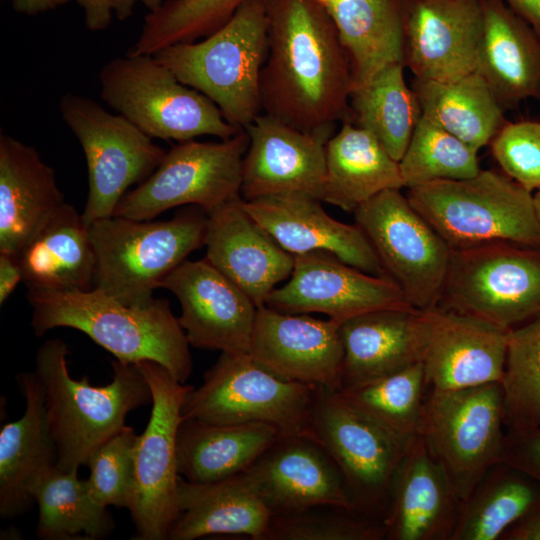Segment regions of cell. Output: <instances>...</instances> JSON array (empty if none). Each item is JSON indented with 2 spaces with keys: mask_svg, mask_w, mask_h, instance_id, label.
I'll list each match as a JSON object with an SVG mask.
<instances>
[{
  "mask_svg": "<svg viewBox=\"0 0 540 540\" xmlns=\"http://www.w3.org/2000/svg\"><path fill=\"white\" fill-rule=\"evenodd\" d=\"M245 130L249 144L242 165L244 200L306 194L322 201L326 144L334 133L302 131L264 112Z\"/></svg>",
  "mask_w": 540,
  "mask_h": 540,
  "instance_id": "obj_19",
  "label": "cell"
},
{
  "mask_svg": "<svg viewBox=\"0 0 540 540\" xmlns=\"http://www.w3.org/2000/svg\"><path fill=\"white\" fill-rule=\"evenodd\" d=\"M540 504V485L514 466L494 465L461 502L451 540H501Z\"/></svg>",
  "mask_w": 540,
  "mask_h": 540,
  "instance_id": "obj_37",
  "label": "cell"
},
{
  "mask_svg": "<svg viewBox=\"0 0 540 540\" xmlns=\"http://www.w3.org/2000/svg\"><path fill=\"white\" fill-rule=\"evenodd\" d=\"M477 153L422 115L399 161L404 186L473 177L481 170Z\"/></svg>",
  "mask_w": 540,
  "mask_h": 540,
  "instance_id": "obj_42",
  "label": "cell"
},
{
  "mask_svg": "<svg viewBox=\"0 0 540 540\" xmlns=\"http://www.w3.org/2000/svg\"><path fill=\"white\" fill-rule=\"evenodd\" d=\"M325 7L349 60L352 90L405 65L404 0H332Z\"/></svg>",
  "mask_w": 540,
  "mask_h": 540,
  "instance_id": "obj_32",
  "label": "cell"
},
{
  "mask_svg": "<svg viewBox=\"0 0 540 540\" xmlns=\"http://www.w3.org/2000/svg\"><path fill=\"white\" fill-rule=\"evenodd\" d=\"M207 214L185 207L165 221L119 216L88 227L95 253L94 287L133 307H146L156 298L163 280L201 246Z\"/></svg>",
  "mask_w": 540,
  "mask_h": 540,
  "instance_id": "obj_5",
  "label": "cell"
},
{
  "mask_svg": "<svg viewBox=\"0 0 540 540\" xmlns=\"http://www.w3.org/2000/svg\"><path fill=\"white\" fill-rule=\"evenodd\" d=\"M54 169L39 152L0 133V252L17 254L61 204Z\"/></svg>",
  "mask_w": 540,
  "mask_h": 540,
  "instance_id": "obj_30",
  "label": "cell"
},
{
  "mask_svg": "<svg viewBox=\"0 0 540 540\" xmlns=\"http://www.w3.org/2000/svg\"><path fill=\"white\" fill-rule=\"evenodd\" d=\"M406 196L452 251L498 243L540 249L533 194L505 173L480 170L408 188Z\"/></svg>",
  "mask_w": 540,
  "mask_h": 540,
  "instance_id": "obj_6",
  "label": "cell"
},
{
  "mask_svg": "<svg viewBox=\"0 0 540 540\" xmlns=\"http://www.w3.org/2000/svg\"><path fill=\"white\" fill-rule=\"evenodd\" d=\"M68 345L46 340L36 351L34 374L44 398L48 426L57 449V467L78 470L126 424L127 415L152 403L150 386L136 363L111 361L113 376L103 386L72 378Z\"/></svg>",
  "mask_w": 540,
  "mask_h": 540,
  "instance_id": "obj_3",
  "label": "cell"
},
{
  "mask_svg": "<svg viewBox=\"0 0 540 540\" xmlns=\"http://www.w3.org/2000/svg\"><path fill=\"white\" fill-rule=\"evenodd\" d=\"M13 9L21 14L36 15L48 11L47 0H12Z\"/></svg>",
  "mask_w": 540,
  "mask_h": 540,
  "instance_id": "obj_52",
  "label": "cell"
},
{
  "mask_svg": "<svg viewBox=\"0 0 540 540\" xmlns=\"http://www.w3.org/2000/svg\"><path fill=\"white\" fill-rule=\"evenodd\" d=\"M340 324L263 305L257 308L249 353L284 378L337 392L344 358Z\"/></svg>",
  "mask_w": 540,
  "mask_h": 540,
  "instance_id": "obj_22",
  "label": "cell"
},
{
  "mask_svg": "<svg viewBox=\"0 0 540 540\" xmlns=\"http://www.w3.org/2000/svg\"><path fill=\"white\" fill-rule=\"evenodd\" d=\"M483 9L475 72L504 110L540 101V34L503 0H483Z\"/></svg>",
  "mask_w": 540,
  "mask_h": 540,
  "instance_id": "obj_26",
  "label": "cell"
},
{
  "mask_svg": "<svg viewBox=\"0 0 540 540\" xmlns=\"http://www.w3.org/2000/svg\"><path fill=\"white\" fill-rule=\"evenodd\" d=\"M248 144L246 130L219 142H180L166 152L145 181L124 195L113 216L152 220L186 205L200 207L208 215L241 196Z\"/></svg>",
  "mask_w": 540,
  "mask_h": 540,
  "instance_id": "obj_12",
  "label": "cell"
},
{
  "mask_svg": "<svg viewBox=\"0 0 540 540\" xmlns=\"http://www.w3.org/2000/svg\"><path fill=\"white\" fill-rule=\"evenodd\" d=\"M247 1L166 0L145 16L128 53L154 55L170 45L197 41L220 28Z\"/></svg>",
  "mask_w": 540,
  "mask_h": 540,
  "instance_id": "obj_41",
  "label": "cell"
},
{
  "mask_svg": "<svg viewBox=\"0 0 540 540\" xmlns=\"http://www.w3.org/2000/svg\"><path fill=\"white\" fill-rule=\"evenodd\" d=\"M263 112L306 132L349 121L352 78L336 26L319 0H264Z\"/></svg>",
  "mask_w": 540,
  "mask_h": 540,
  "instance_id": "obj_1",
  "label": "cell"
},
{
  "mask_svg": "<svg viewBox=\"0 0 540 540\" xmlns=\"http://www.w3.org/2000/svg\"><path fill=\"white\" fill-rule=\"evenodd\" d=\"M101 98L151 138L192 140L237 134L217 105L181 83L154 55L126 53L99 72Z\"/></svg>",
  "mask_w": 540,
  "mask_h": 540,
  "instance_id": "obj_7",
  "label": "cell"
},
{
  "mask_svg": "<svg viewBox=\"0 0 540 540\" xmlns=\"http://www.w3.org/2000/svg\"><path fill=\"white\" fill-rule=\"evenodd\" d=\"M321 202L306 194H282L244 200V207L294 256L324 251L364 272L387 277L361 229L331 217Z\"/></svg>",
  "mask_w": 540,
  "mask_h": 540,
  "instance_id": "obj_24",
  "label": "cell"
},
{
  "mask_svg": "<svg viewBox=\"0 0 540 540\" xmlns=\"http://www.w3.org/2000/svg\"><path fill=\"white\" fill-rule=\"evenodd\" d=\"M319 390L276 374L250 353L222 352L202 384L189 389L182 416L213 424L263 422L281 435L312 436Z\"/></svg>",
  "mask_w": 540,
  "mask_h": 540,
  "instance_id": "obj_8",
  "label": "cell"
},
{
  "mask_svg": "<svg viewBox=\"0 0 540 540\" xmlns=\"http://www.w3.org/2000/svg\"><path fill=\"white\" fill-rule=\"evenodd\" d=\"M288 281L268 296L266 306L292 314L322 313L340 323L374 310L411 306L389 277L353 267L333 254L294 256Z\"/></svg>",
  "mask_w": 540,
  "mask_h": 540,
  "instance_id": "obj_17",
  "label": "cell"
},
{
  "mask_svg": "<svg viewBox=\"0 0 540 540\" xmlns=\"http://www.w3.org/2000/svg\"><path fill=\"white\" fill-rule=\"evenodd\" d=\"M154 56L181 83L214 102L231 125L245 130L263 112L261 73L267 56L264 0H248L204 39L170 45Z\"/></svg>",
  "mask_w": 540,
  "mask_h": 540,
  "instance_id": "obj_4",
  "label": "cell"
},
{
  "mask_svg": "<svg viewBox=\"0 0 540 540\" xmlns=\"http://www.w3.org/2000/svg\"><path fill=\"white\" fill-rule=\"evenodd\" d=\"M324 6L330 3L332 0H319Z\"/></svg>",
  "mask_w": 540,
  "mask_h": 540,
  "instance_id": "obj_54",
  "label": "cell"
},
{
  "mask_svg": "<svg viewBox=\"0 0 540 540\" xmlns=\"http://www.w3.org/2000/svg\"><path fill=\"white\" fill-rule=\"evenodd\" d=\"M405 66L415 78L457 81L476 70L483 0H404Z\"/></svg>",
  "mask_w": 540,
  "mask_h": 540,
  "instance_id": "obj_20",
  "label": "cell"
},
{
  "mask_svg": "<svg viewBox=\"0 0 540 540\" xmlns=\"http://www.w3.org/2000/svg\"><path fill=\"white\" fill-rule=\"evenodd\" d=\"M59 111L86 159L89 191L82 218L89 227L112 217L128 189L145 181L166 151L125 117L88 97L66 93Z\"/></svg>",
  "mask_w": 540,
  "mask_h": 540,
  "instance_id": "obj_10",
  "label": "cell"
},
{
  "mask_svg": "<svg viewBox=\"0 0 540 540\" xmlns=\"http://www.w3.org/2000/svg\"><path fill=\"white\" fill-rule=\"evenodd\" d=\"M113 14L121 20L124 21L129 18L134 10L135 4L141 2L144 4L150 11L158 9L166 0H111Z\"/></svg>",
  "mask_w": 540,
  "mask_h": 540,
  "instance_id": "obj_51",
  "label": "cell"
},
{
  "mask_svg": "<svg viewBox=\"0 0 540 540\" xmlns=\"http://www.w3.org/2000/svg\"><path fill=\"white\" fill-rule=\"evenodd\" d=\"M501 540H540V504L508 528Z\"/></svg>",
  "mask_w": 540,
  "mask_h": 540,
  "instance_id": "obj_49",
  "label": "cell"
},
{
  "mask_svg": "<svg viewBox=\"0 0 540 540\" xmlns=\"http://www.w3.org/2000/svg\"><path fill=\"white\" fill-rule=\"evenodd\" d=\"M540 485V428L507 431L504 460Z\"/></svg>",
  "mask_w": 540,
  "mask_h": 540,
  "instance_id": "obj_46",
  "label": "cell"
},
{
  "mask_svg": "<svg viewBox=\"0 0 540 540\" xmlns=\"http://www.w3.org/2000/svg\"><path fill=\"white\" fill-rule=\"evenodd\" d=\"M21 281H23V274L17 255L0 252L1 305L6 302Z\"/></svg>",
  "mask_w": 540,
  "mask_h": 540,
  "instance_id": "obj_48",
  "label": "cell"
},
{
  "mask_svg": "<svg viewBox=\"0 0 540 540\" xmlns=\"http://www.w3.org/2000/svg\"><path fill=\"white\" fill-rule=\"evenodd\" d=\"M355 224L374 249L387 277L416 309L441 299L452 250L400 189L385 190L360 205Z\"/></svg>",
  "mask_w": 540,
  "mask_h": 540,
  "instance_id": "obj_15",
  "label": "cell"
},
{
  "mask_svg": "<svg viewBox=\"0 0 540 540\" xmlns=\"http://www.w3.org/2000/svg\"><path fill=\"white\" fill-rule=\"evenodd\" d=\"M138 434L125 425L90 457L88 486L102 505L128 508L134 475V452Z\"/></svg>",
  "mask_w": 540,
  "mask_h": 540,
  "instance_id": "obj_44",
  "label": "cell"
},
{
  "mask_svg": "<svg viewBox=\"0 0 540 540\" xmlns=\"http://www.w3.org/2000/svg\"><path fill=\"white\" fill-rule=\"evenodd\" d=\"M405 65H392L351 91L349 121L382 144L400 161L422 116L418 98L404 80Z\"/></svg>",
  "mask_w": 540,
  "mask_h": 540,
  "instance_id": "obj_38",
  "label": "cell"
},
{
  "mask_svg": "<svg viewBox=\"0 0 540 540\" xmlns=\"http://www.w3.org/2000/svg\"><path fill=\"white\" fill-rule=\"evenodd\" d=\"M500 383L506 430L540 428V314L511 329Z\"/></svg>",
  "mask_w": 540,
  "mask_h": 540,
  "instance_id": "obj_40",
  "label": "cell"
},
{
  "mask_svg": "<svg viewBox=\"0 0 540 540\" xmlns=\"http://www.w3.org/2000/svg\"><path fill=\"white\" fill-rule=\"evenodd\" d=\"M404 187L399 162L368 131L343 122L328 140L323 202L354 212L377 194Z\"/></svg>",
  "mask_w": 540,
  "mask_h": 540,
  "instance_id": "obj_34",
  "label": "cell"
},
{
  "mask_svg": "<svg viewBox=\"0 0 540 540\" xmlns=\"http://www.w3.org/2000/svg\"><path fill=\"white\" fill-rule=\"evenodd\" d=\"M27 299L32 307L31 326L38 337L58 327L73 328L119 361H155L182 383L191 375L190 344L166 299L133 307L96 288L28 289Z\"/></svg>",
  "mask_w": 540,
  "mask_h": 540,
  "instance_id": "obj_2",
  "label": "cell"
},
{
  "mask_svg": "<svg viewBox=\"0 0 540 540\" xmlns=\"http://www.w3.org/2000/svg\"><path fill=\"white\" fill-rule=\"evenodd\" d=\"M533 200H534L536 215L540 224V189H538L537 192L533 195Z\"/></svg>",
  "mask_w": 540,
  "mask_h": 540,
  "instance_id": "obj_53",
  "label": "cell"
},
{
  "mask_svg": "<svg viewBox=\"0 0 540 540\" xmlns=\"http://www.w3.org/2000/svg\"><path fill=\"white\" fill-rule=\"evenodd\" d=\"M152 394L149 421L138 435L134 475L128 510L136 540H166L178 515L177 433L182 406L191 388L178 381L161 364L136 363Z\"/></svg>",
  "mask_w": 540,
  "mask_h": 540,
  "instance_id": "obj_11",
  "label": "cell"
},
{
  "mask_svg": "<svg viewBox=\"0 0 540 540\" xmlns=\"http://www.w3.org/2000/svg\"><path fill=\"white\" fill-rule=\"evenodd\" d=\"M70 1L76 2L83 9L84 21L90 31H102L111 24L113 15L111 0H47V9H55Z\"/></svg>",
  "mask_w": 540,
  "mask_h": 540,
  "instance_id": "obj_47",
  "label": "cell"
},
{
  "mask_svg": "<svg viewBox=\"0 0 540 540\" xmlns=\"http://www.w3.org/2000/svg\"><path fill=\"white\" fill-rule=\"evenodd\" d=\"M383 521L336 506L272 516L265 540H383Z\"/></svg>",
  "mask_w": 540,
  "mask_h": 540,
  "instance_id": "obj_43",
  "label": "cell"
},
{
  "mask_svg": "<svg viewBox=\"0 0 540 540\" xmlns=\"http://www.w3.org/2000/svg\"><path fill=\"white\" fill-rule=\"evenodd\" d=\"M244 473L272 516L315 506L356 511L341 472L312 436L280 435Z\"/></svg>",
  "mask_w": 540,
  "mask_h": 540,
  "instance_id": "obj_21",
  "label": "cell"
},
{
  "mask_svg": "<svg viewBox=\"0 0 540 540\" xmlns=\"http://www.w3.org/2000/svg\"><path fill=\"white\" fill-rule=\"evenodd\" d=\"M461 499L417 434L408 444L383 519L387 540H451Z\"/></svg>",
  "mask_w": 540,
  "mask_h": 540,
  "instance_id": "obj_25",
  "label": "cell"
},
{
  "mask_svg": "<svg viewBox=\"0 0 540 540\" xmlns=\"http://www.w3.org/2000/svg\"><path fill=\"white\" fill-rule=\"evenodd\" d=\"M312 437L332 458L356 511L383 521L409 441L320 387Z\"/></svg>",
  "mask_w": 540,
  "mask_h": 540,
  "instance_id": "obj_14",
  "label": "cell"
},
{
  "mask_svg": "<svg viewBox=\"0 0 540 540\" xmlns=\"http://www.w3.org/2000/svg\"><path fill=\"white\" fill-rule=\"evenodd\" d=\"M272 514L243 472L210 483L178 482V515L169 540L213 535L265 540Z\"/></svg>",
  "mask_w": 540,
  "mask_h": 540,
  "instance_id": "obj_27",
  "label": "cell"
},
{
  "mask_svg": "<svg viewBox=\"0 0 540 540\" xmlns=\"http://www.w3.org/2000/svg\"><path fill=\"white\" fill-rule=\"evenodd\" d=\"M411 88L423 116L476 152L507 124L504 109L476 72L453 82L415 78Z\"/></svg>",
  "mask_w": 540,
  "mask_h": 540,
  "instance_id": "obj_35",
  "label": "cell"
},
{
  "mask_svg": "<svg viewBox=\"0 0 540 540\" xmlns=\"http://www.w3.org/2000/svg\"><path fill=\"white\" fill-rule=\"evenodd\" d=\"M30 493L39 508L36 535L40 539H102L115 528L108 507L94 498L78 470L54 465L37 477Z\"/></svg>",
  "mask_w": 540,
  "mask_h": 540,
  "instance_id": "obj_36",
  "label": "cell"
},
{
  "mask_svg": "<svg viewBox=\"0 0 540 540\" xmlns=\"http://www.w3.org/2000/svg\"><path fill=\"white\" fill-rule=\"evenodd\" d=\"M205 259L236 284L257 307L288 279L294 255L247 212L239 196L207 215Z\"/></svg>",
  "mask_w": 540,
  "mask_h": 540,
  "instance_id": "obj_23",
  "label": "cell"
},
{
  "mask_svg": "<svg viewBox=\"0 0 540 540\" xmlns=\"http://www.w3.org/2000/svg\"><path fill=\"white\" fill-rule=\"evenodd\" d=\"M421 362L382 378L335 392L343 401L405 439L418 434L425 390Z\"/></svg>",
  "mask_w": 540,
  "mask_h": 540,
  "instance_id": "obj_39",
  "label": "cell"
},
{
  "mask_svg": "<svg viewBox=\"0 0 540 540\" xmlns=\"http://www.w3.org/2000/svg\"><path fill=\"white\" fill-rule=\"evenodd\" d=\"M428 386L456 390L501 382L511 329L440 306L419 309Z\"/></svg>",
  "mask_w": 540,
  "mask_h": 540,
  "instance_id": "obj_16",
  "label": "cell"
},
{
  "mask_svg": "<svg viewBox=\"0 0 540 540\" xmlns=\"http://www.w3.org/2000/svg\"><path fill=\"white\" fill-rule=\"evenodd\" d=\"M341 389L367 383L420 362L419 309L384 308L340 324ZM340 389V390H341Z\"/></svg>",
  "mask_w": 540,
  "mask_h": 540,
  "instance_id": "obj_29",
  "label": "cell"
},
{
  "mask_svg": "<svg viewBox=\"0 0 540 540\" xmlns=\"http://www.w3.org/2000/svg\"><path fill=\"white\" fill-rule=\"evenodd\" d=\"M25 398L18 420L0 430V516L11 519L29 511L34 499L30 488L37 477L57 464L42 389L34 372L16 376Z\"/></svg>",
  "mask_w": 540,
  "mask_h": 540,
  "instance_id": "obj_28",
  "label": "cell"
},
{
  "mask_svg": "<svg viewBox=\"0 0 540 540\" xmlns=\"http://www.w3.org/2000/svg\"><path fill=\"white\" fill-rule=\"evenodd\" d=\"M280 435L275 426L263 422L213 424L183 418L177 433L178 473L192 483L237 475Z\"/></svg>",
  "mask_w": 540,
  "mask_h": 540,
  "instance_id": "obj_33",
  "label": "cell"
},
{
  "mask_svg": "<svg viewBox=\"0 0 540 540\" xmlns=\"http://www.w3.org/2000/svg\"><path fill=\"white\" fill-rule=\"evenodd\" d=\"M161 287L179 301L178 321L190 346L249 353L258 307L205 258L185 260Z\"/></svg>",
  "mask_w": 540,
  "mask_h": 540,
  "instance_id": "obj_18",
  "label": "cell"
},
{
  "mask_svg": "<svg viewBox=\"0 0 540 540\" xmlns=\"http://www.w3.org/2000/svg\"><path fill=\"white\" fill-rule=\"evenodd\" d=\"M437 306L513 329L540 314V249L498 243L451 252Z\"/></svg>",
  "mask_w": 540,
  "mask_h": 540,
  "instance_id": "obj_13",
  "label": "cell"
},
{
  "mask_svg": "<svg viewBox=\"0 0 540 540\" xmlns=\"http://www.w3.org/2000/svg\"><path fill=\"white\" fill-rule=\"evenodd\" d=\"M418 434L464 501L484 475L504 460L501 383L456 390L430 388Z\"/></svg>",
  "mask_w": 540,
  "mask_h": 540,
  "instance_id": "obj_9",
  "label": "cell"
},
{
  "mask_svg": "<svg viewBox=\"0 0 540 540\" xmlns=\"http://www.w3.org/2000/svg\"><path fill=\"white\" fill-rule=\"evenodd\" d=\"M502 171L526 190L540 189V123L507 122L491 143Z\"/></svg>",
  "mask_w": 540,
  "mask_h": 540,
  "instance_id": "obj_45",
  "label": "cell"
},
{
  "mask_svg": "<svg viewBox=\"0 0 540 540\" xmlns=\"http://www.w3.org/2000/svg\"><path fill=\"white\" fill-rule=\"evenodd\" d=\"M16 255L27 289L94 287L95 253L88 227L71 204L55 209Z\"/></svg>",
  "mask_w": 540,
  "mask_h": 540,
  "instance_id": "obj_31",
  "label": "cell"
},
{
  "mask_svg": "<svg viewBox=\"0 0 540 540\" xmlns=\"http://www.w3.org/2000/svg\"><path fill=\"white\" fill-rule=\"evenodd\" d=\"M510 8L540 34V0H506Z\"/></svg>",
  "mask_w": 540,
  "mask_h": 540,
  "instance_id": "obj_50",
  "label": "cell"
}]
</instances>
